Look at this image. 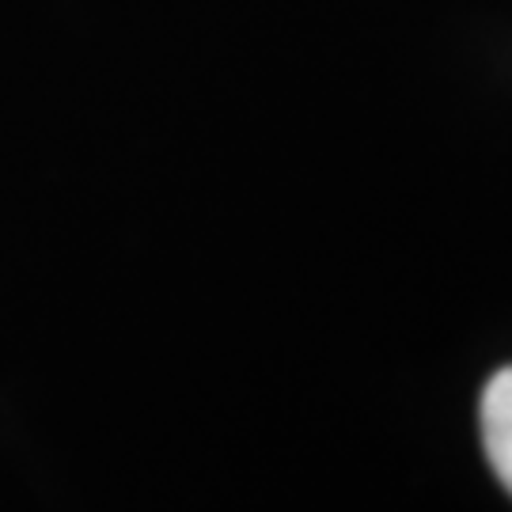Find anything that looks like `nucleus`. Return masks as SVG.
<instances>
[{"instance_id":"f257e3e1","label":"nucleus","mask_w":512,"mask_h":512,"mask_svg":"<svg viewBox=\"0 0 512 512\" xmlns=\"http://www.w3.org/2000/svg\"><path fill=\"white\" fill-rule=\"evenodd\" d=\"M478 421H482V448L501 478V486L512 494V365L494 372V380L482 391V406H478Z\"/></svg>"}]
</instances>
